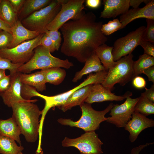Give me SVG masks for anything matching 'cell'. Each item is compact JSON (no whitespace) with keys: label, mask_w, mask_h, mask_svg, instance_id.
Returning a JSON list of instances; mask_svg holds the SVG:
<instances>
[{"label":"cell","mask_w":154,"mask_h":154,"mask_svg":"<svg viewBox=\"0 0 154 154\" xmlns=\"http://www.w3.org/2000/svg\"><path fill=\"white\" fill-rule=\"evenodd\" d=\"M13 40L11 34L4 31L0 33V49L9 48Z\"/></svg>","instance_id":"d6a6232c"},{"label":"cell","mask_w":154,"mask_h":154,"mask_svg":"<svg viewBox=\"0 0 154 154\" xmlns=\"http://www.w3.org/2000/svg\"><path fill=\"white\" fill-rule=\"evenodd\" d=\"M41 70L44 74L46 83L55 85L61 83L66 75L65 70L60 67H53Z\"/></svg>","instance_id":"484cf974"},{"label":"cell","mask_w":154,"mask_h":154,"mask_svg":"<svg viewBox=\"0 0 154 154\" xmlns=\"http://www.w3.org/2000/svg\"><path fill=\"white\" fill-rule=\"evenodd\" d=\"M113 104L111 103L104 110L98 111L93 108L91 104L84 103L80 106L82 114L79 120L74 121L70 119L60 118L58 121L63 125L81 128L85 132L95 131L99 129L101 122L107 119L105 116L110 111Z\"/></svg>","instance_id":"3957f363"},{"label":"cell","mask_w":154,"mask_h":154,"mask_svg":"<svg viewBox=\"0 0 154 154\" xmlns=\"http://www.w3.org/2000/svg\"><path fill=\"white\" fill-rule=\"evenodd\" d=\"M86 5L88 7L92 8H98L101 3V1L100 0H87Z\"/></svg>","instance_id":"7bdbcfd3"},{"label":"cell","mask_w":154,"mask_h":154,"mask_svg":"<svg viewBox=\"0 0 154 154\" xmlns=\"http://www.w3.org/2000/svg\"><path fill=\"white\" fill-rule=\"evenodd\" d=\"M103 23L96 20L92 12L70 20L60 28L63 38L61 52L85 63L100 46L105 44L107 37L102 33Z\"/></svg>","instance_id":"6da1fadb"},{"label":"cell","mask_w":154,"mask_h":154,"mask_svg":"<svg viewBox=\"0 0 154 154\" xmlns=\"http://www.w3.org/2000/svg\"><path fill=\"white\" fill-rule=\"evenodd\" d=\"M63 147H74L82 154H102L103 143L95 131L86 132L79 137L71 139L65 137L62 142Z\"/></svg>","instance_id":"30bf717a"},{"label":"cell","mask_w":154,"mask_h":154,"mask_svg":"<svg viewBox=\"0 0 154 154\" xmlns=\"http://www.w3.org/2000/svg\"><path fill=\"white\" fill-rule=\"evenodd\" d=\"M41 45L48 49L51 52H54L56 49L50 38L45 33L42 37L39 45Z\"/></svg>","instance_id":"e575fe53"},{"label":"cell","mask_w":154,"mask_h":154,"mask_svg":"<svg viewBox=\"0 0 154 154\" xmlns=\"http://www.w3.org/2000/svg\"><path fill=\"white\" fill-rule=\"evenodd\" d=\"M132 95L130 92L123 104H113L110 110L107 122L115 125L118 128H124L128 122L131 119L134 112V108L139 97L132 98L130 97Z\"/></svg>","instance_id":"7c38bea8"},{"label":"cell","mask_w":154,"mask_h":154,"mask_svg":"<svg viewBox=\"0 0 154 154\" xmlns=\"http://www.w3.org/2000/svg\"><path fill=\"white\" fill-rule=\"evenodd\" d=\"M6 75L5 73V70L0 69V80Z\"/></svg>","instance_id":"bcb514c9"},{"label":"cell","mask_w":154,"mask_h":154,"mask_svg":"<svg viewBox=\"0 0 154 154\" xmlns=\"http://www.w3.org/2000/svg\"><path fill=\"white\" fill-rule=\"evenodd\" d=\"M147 26L142 37V40L154 43V20L146 19Z\"/></svg>","instance_id":"4dcf8cb0"},{"label":"cell","mask_w":154,"mask_h":154,"mask_svg":"<svg viewBox=\"0 0 154 154\" xmlns=\"http://www.w3.org/2000/svg\"><path fill=\"white\" fill-rule=\"evenodd\" d=\"M61 8L60 0H52L48 5L21 20V23L29 30L44 33L47 27L54 19Z\"/></svg>","instance_id":"8992f818"},{"label":"cell","mask_w":154,"mask_h":154,"mask_svg":"<svg viewBox=\"0 0 154 154\" xmlns=\"http://www.w3.org/2000/svg\"><path fill=\"white\" fill-rule=\"evenodd\" d=\"M154 126V120L141 114L134 112L131 119L125 126L124 129L129 133V139L132 143L137 139L140 133L145 129Z\"/></svg>","instance_id":"4fadbf2b"},{"label":"cell","mask_w":154,"mask_h":154,"mask_svg":"<svg viewBox=\"0 0 154 154\" xmlns=\"http://www.w3.org/2000/svg\"><path fill=\"white\" fill-rule=\"evenodd\" d=\"M133 56L131 53L116 61V64L108 70L101 84L111 90L116 84L123 86L132 80L135 77L133 68Z\"/></svg>","instance_id":"5b68a950"},{"label":"cell","mask_w":154,"mask_h":154,"mask_svg":"<svg viewBox=\"0 0 154 154\" xmlns=\"http://www.w3.org/2000/svg\"><path fill=\"white\" fill-rule=\"evenodd\" d=\"M145 0H129V5L133 8L139 7V6L142 2H144Z\"/></svg>","instance_id":"f6af8a7d"},{"label":"cell","mask_w":154,"mask_h":154,"mask_svg":"<svg viewBox=\"0 0 154 154\" xmlns=\"http://www.w3.org/2000/svg\"><path fill=\"white\" fill-rule=\"evenodd\" d=\"M22 83L20 78V73L17 72L11 76V83L9 88L3 92L0 93L4 104L8 107H11L15 103L27 101L23 99L21 95Z\"/></svg>","instance_id":"9a60e30c"},{"label":"cell","mask_w":154,"mask_h":154,"mask_svg":"<svg viewBox=\"0 0 154 154\" xmlns=\"http://www.w3.org/2000/svg\"><path fill=\"white\" fill-rule=\"evenodd\" d=\"M1 0H0V2H1Z\"/></svg>","instance_id":"681fc988"},{"label":"cell","mask_w":154,"mask_h":154,"mask_svg":"<svg viewBox=\"0 0 154 154\" xmlns=\"http://www.w3.org/2000/svg\"><path fill=\"white\" fill-rule=\"evenodd\" d=\"M0 29L11 34V27L0 18Z\"/></svg>","instance_id":"ee69618b"},{"label":"cell","mask_w":154,"mask_h":154,"mask_svg":"<svg viewBox=\"0 0 154 154\" xmlns=\"http://www.w3.org/2000/svg\"><path fill=\"white\" fill-rule=\"evenodd\" d=\"M45 33L50 38L55 46L56 50H58L61 45L62 40L60 32L58 30L52 31L47 30Z\"/></svg>","instance_id":"836d02e7"},{"label":"cell","mask_w":154,"mask_h":154,"mask_svg":"<svg viewBox=\"0 0 154 154\" xmlns=\"http://www.w3.org/2000/svg\"><path fill=\"white\" fill-rule=\"evenodd\" d=\"M143 73L147 76L149 81L154 84V66L146 69L143 71Z\"/></svg>","instance_id":"60d3db41"},{"label":"cell","mask_w":154,"mask_h":154,"mask_svg":"<svg viewBox=\"0 0 154 154\" xmlns=\"http://www.w3.org/2000/svg\"><path fill=\"white\" fill-rule=\"evenodd\" d=\"M113 46H110L105 43L99 46L95 53L106 70L114 66L116 63L112 54Z\"/></svg>","instance_id":"cb8c5ba5"},{"label":"cell","mask_w":154,"mask_h":154,"mask_svg":"<svg viewBox=\"0 0 154 154\" xmlns=\"http://www.w3.org/2000/svg\"><path fill=\"white\" fill-rule=\"evenodd\" d=\"M121 27V23L117 18L109 21L107 23L102 24L101 31L104 35L108 36L120 29Z\"/></svg>","instance_id":"f546056e"},{"label":"cell","mask_w":154,"mask_h":154,"mask_svg":"<svg viewBox=\"0 0 154 154\" xmlns=\"http://www.w3.org/2000/svg\"><path fill=\"white\" fill-rule=\"evenodd\" d=\"M34 51L31 58L19 67L17 72L26 74L37 69L53 67L68 69L73 66V63L67 59L62 60L53 56L48 49L41 45L37 46Z\"/></svg>","instance_id":"277c9868"},{"label":"cell","mask_w":154,"mask_h":154,"mask_svg":"<svg viewBox=\"0 0 154 154\" xmlns=\"http://www.w3.org/2000/svg\"><path fill=\"white\" fill-rule=\"evenodd\" d=\"M93 85H88L78 89L72 94L63 104L58 107L65 112L74 106H81L88 97Z\"/></svg>","instance_id":"d6986e66"},{"label":"cell","mask_w":154,"mask_h":154,"mask_svg":"<svg viewBox=\"0 0 154 154\" xmlns=\"http://www.w3.org/2000/svg\"><path fill=\"white\" fill-rule=\"evenodd\" d=\"M145 91L141 94L146 97L149 100L154 103V84L149 89L145 88Z\"/></svg>","instance_id":"ab89813d"},{"label":"cell","mask_w":154,"mask_h":154,"mask_svg":"<svg viewBox=\"0 0 154 154\" xmlns=\"http://www.w3.org/2000/svg\"><path fill=\"white\" fill-rule=\"evenodd\" d=\"M19 146L13 139L0 135V153L2 154H19L24 149Z\"/></svg>","instance_id":"4316f807"},{"label":"cell","mask_w":154,"mask_h":154,"mask_svg":"<svg viewBox=\"0 0 154 154\" xmlns=\"http://www.w3.org/2000/svg\"><path fill=\"white\" fill-rule=\"evenodd\" d=\"M20 129L12 117L5 120L0 119V135L13 139L21 145Z\"/></svg>","instance_id":"44dd1931"},{"label":"cell","mask_w":154,"mask_h":154,"mask_svg":"<svg viewBox=\"0 0 154 154\" xmlns=\"http://www.w3.org/2000/svg\"><path fill=\"white\" fill-rule=\"evenodd\" d=\"M146 27L141 26L114 42L112 54L115 61L132 53L142 40Z\"/></svg>","instance_id":"8fae6325"},{"label":"cell","mask_w":154,"mask_h":154,"mask_svg":"<svg viewBox=\"0 0 154 154\" xmlns=\"http://www.w3.org/2000/svg\"><path fill=\"white\" fill-rule=\"evenodd\" d=\"M139 45L143 49L144 54L154 57V45L149 42L141 40Z\"/></svg>","instance_id":"d590c367"},{"label":"cell","mask_w":154,"mask_h":154,"mask_svg":"<svg viewBox=\"0 0 154 154\" xmlns=\"http://www.w3.org/2000/svg\"><path fill=\"white\" fill-rule=\"evenodd\" d=\"M11 83V75H6L0 80V93L4 92L9 88Z\"/></svg>","instance_id":"8d00e7d4"},{"label":"cell","mask_w":154,"mask_h":154,"mask_svg":"<svg viewBox=\"0 0 154 154\" xmlns=\"http://www.w3.org/2000/svg\"><path fill=\"white\" fill-rule=\"evenodd\" d=\"M61 8L52 21L47 26L49 31L58 30L68 21L75 19L84 12V0H60Z\"/></svg>","instance_id":"9c48e42d"},{"label":"cell","mask_w":154,"mask_h":154,"mask_svg":"<svg viewBox=\"0 0 154 154\" xmlns=\"http://www.w3.org/2000/svg\"><path fill=\"white\" fill-rule=\"evenodd\" d=\"M154 66V57L143 54L137 60L133 61V68L134 77L143 73L146 69Z\"/></svg>","instance_id":"83f0119b"},{"label":"cell","mask_w":154,"mask_h":154,"mask_svg":"<svg viewBox=\"0 0 154 154\" xmlns=\"http://www.w3.org/2000/svg\"><path fill=\"white\" fill-rule=\"evenodd\" d=\"M44 33H41L36 38L24 41L14 47L0 49V56L14 64L26 63L33 56L34 49L39 46Z\"/></svg>","instance_id":"ba28073f"},{"label":"cell","mask_w":154,"mask_h":154,"mask_svg":"<svg viewBox=\"0 0 154 154\" xmlns=\"http://www.w3.org/2000/svg\"><path fill=\"white\" fill-rule=\"evenodd\" d=\"M37 101L35 99L16 103L11 107L12 117L17 122L26 141L29 142H35L38 138L39 118L42 111L34 103Z\"/></svg>","instance_id":"7a4b0ae2"},{"label":"cell","mask_w":154,"mask_h":154,"mask_svg":"<svg viewBox=\"0 0 154 154\" xmlns=\"http://www.w3.org/2000/svg\"><path fill=\"white\" fill-rule=\"evenodd\" d=\"M129 0H104V9L101 12L100 17L115 18L127 11L130 6Z\"/></svg>","instance_id":"e0dca14e"},{"label":"cell","mask_w":154,"mask_h":154,"mask_svg":"<svg viewBox=\"0 0 154 154\" xmlns=\"http://www.w3.org/2000/svg\"><path fill=\"white\" fill-rule=\"evenodd\" d=\"M133 86L137 89H142L145 87L146 82L143 77L139 76L135 77L132 80Z\"/></svg>","instance_id":"74e56055"},{"label":"cell","mask_w":154,"mask_h":154,"mask_svg":"<svg viewBox=\"0 0 154 154\" xmlns=\"http://www.w3.org/2000/svg\"><path fill=\"white\" fill-rule=\"evenodd\" d=\"M0 18L11 27L18 21L17 14L14 11L8 0H1Z\"/></svg>","instance_id":"d4e9b609"},{"label":"cell","mask_w":154,"mask_h":154,"mask_svg":"<svg viewBox=\"0 0 154 154\" xmlns=\"http://www.w3.org/2000/svg\"><path fill=\"white\" fill-rule=\"evenodd\" d=\"M85 63L83 68L75 74L72 80L73 82H77L84 75L106 70L95 52L86 60Z\"/></svg>","instance_id":"ffe728a7"},{"label":"cell","mask_w":154,"mask_h":154,"mask_svg":"<svg viewBox=\"0 0 154 154\" xmlns=\"http://www.w3.org/2000/svg\"><path fill=\"white\" fill-rule=\"evenodd\" d=\"M2 31H3V30H2V29H0V33Z\"/></svg>","instance_id":"c3c4849f"},{"label":"cell","mask_w":154,"mask_h":154,"mask_svg":"<svg viewBox=\"0 0 154 154\" xmlns=\"http://www.w3.org/2000/svg\"><path fill=\"white\" fill-rule=\"evenodd\" d=\"M51 0H25L17 14L18 20L21 21L34 12L48 5Z\"/></svg>","instance_id":"603a6c76"},{"label":"cell","mask_w":154,"mask_h":154,"mask_svg":"<svg viewBox=\"0 0 154 154\" xmlns=\"http://www.w3.org/2000/svg\"><path fill=\"white\" fill-rule=\"evenodd\" d=\"M154 143H146L145 144L141 145L137 147L132 148L130 154H139L140 152L144 148L150 145L153 144Z\"/></svg>","instance_id":"b9f144b4"},{"label":"cell","mask_w":154,"mask_h":154,"mask_svg":"<svg viewBox=\"0 0 154 154\" xmlns=\"http://www.w3.org/2000/svg\"><path fill=\"white\" fill-rule=\"evenodd\" d=\"M136 104L134 112L139 113L146 116L154 114V103L141 94Z\"/></svg>","instance_id":"f1b7e54d"},{"label":"cell","mask_w":154,"mask_h":154,"mask_svg":"<svg viewBox=\"0 0 154 154\" xmlns=\"http://www.w3.org/2000/svg\"><path fill=\"white\" fill-rule=\"evenodd\" d=\"M20 78L22 84L34 87L37 91L42 92L46 90L45 78L41 70L29 74L20 73Z\"/></svg>","instance_id":"7402d4cb"},{"label":"cell","mask_w":154,"mask_h":154,"mask_svg":"<svg viewBox=\"0 0 154 154\" xmlns=\"http://www.w3.org/2000/svg\"><path fill=\"white\" fill-rule=\"evenodd\" d=\"M14 11L17 14L21 9L25 0H8Z\"/></svg>","instance_id":"f35d334b"},{"label":"cell","mask_w":154,"mask_h":154,"mask_svg":"<svg viewBox=\"0 0 154 154\" xmlns=\"http://www.w3.org/2000/svg\"><path fill=\"white\" fill-rule=\"evenodd\" d=\"M130 92L128 91L123 95L117 96L101 84H93L90 93L85 102L92 104L105 101H121L126 98Z\"/></svg>","instance_id":"5bb4252c"},{"label":"cell","mask_w":154,"mask_h":154,"mask_svg":"<svg viewBox=\"0 0 154 154\" xmlns=\"http://www.w3.org/2000/svg\"><path fill=\"white\" fill-rule=\"evenodd\" d=\"M13 40L9 48L14 47L26 41L33 39L40 33L39 32L33 31L25 28L18 20L11 27Z\"/></svg>","instance_id":"ac0fdd59"},{"label":"cell","mask_w":154,"mask_h":154,"mask_svg":"<svg viewBox=\"0 0 154 154\" xmlns=\"http://www.w3.org/2000/svg\"><path fill=\"white\" fill-rule=\"evenodd\" d=\"M139 18L154 20L153 0H151L143 7L129 9L125 13L121 15L119 21L122 24V27L120 29L124 28L134 20Z\"/></svg>","instance_id":"2e32d148"},{"label":"cell","mask_w":154,"mask_h":154,"mask_svg":"<svg viewBox=\"0 0 154 154\" xmlns=\"http://www.w3.org/2000/svg\"><path fill=\"white\" fill-rule=\"evenodd\" d=\"M107 71L103 70L95 73L90 74L87 78L78 86L67 92L56 95L48 96L39 94L38 96L45 101L44 107L42 110L43 114L46 115L51 108L58 107L63 104L69 97L79 89L88 85L101 84L104 80Z\"/></svg>","instance_id":"52a82bcc"},{"label":"cell","mask_w":154,"mask_h":154,"mask_svg":"<svg viewBox=\"0 0 154 154\" xmlns=\"http://www.w3.org/2000/svg\"><path fill=\"white\" fill-rule=\"evenodd\" d=\"M23 64H14L9 60L0 56V69L9 70L11 76H13L17 73L18 68Z\"/></svg>","instance_id":"1f68e13d"},{"label":"cell","mask_w":154,"mask_h":154,"mask_svg":"<svg viewBox=\"0 0 154 154\" xmlns=\"http://www.w3.org/2000/svg\"><path fill=\"white\" fill-rule=\"evenodd\" d=\"M19 154H24L22 152L20 153Z\"/></svg>","instance_id":"7dc6e473"}]
</instances>
